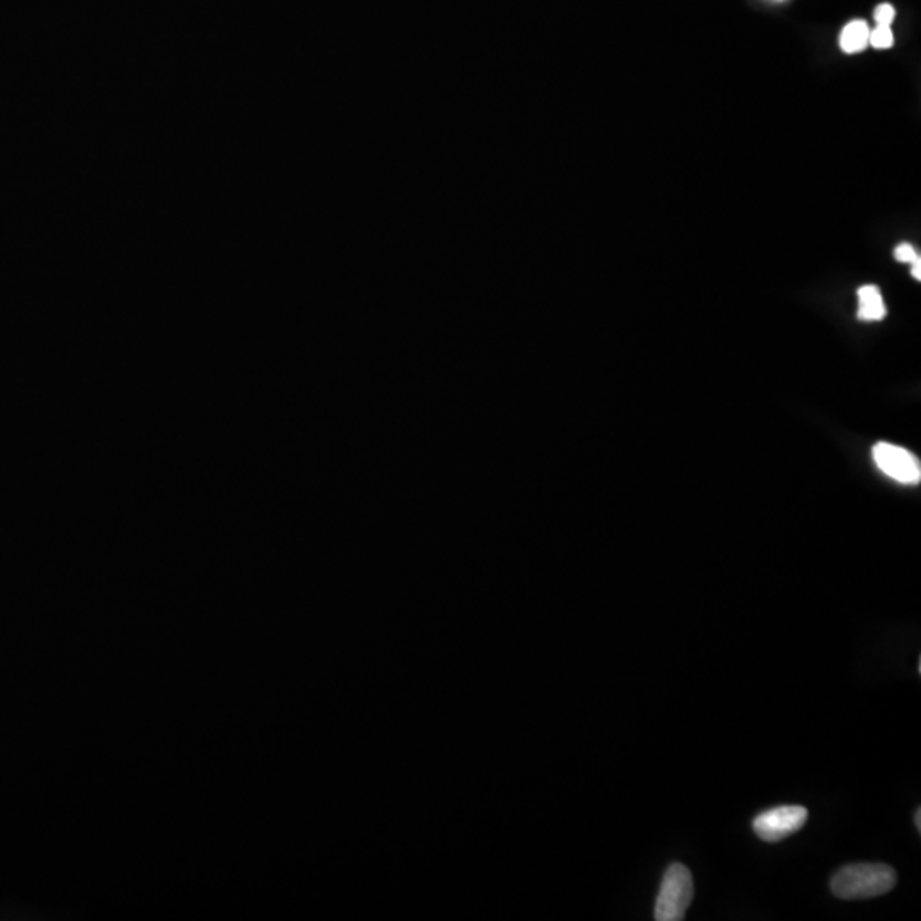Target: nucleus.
Segmentation results:
<instances>
[{
    "label": "nucleus",
    "mask_w": 921,
    "mask_h": 921,
    "mask_svg": "<svg viewBox=\"0 0 921 921\" xmlns=\"http://www.w3.org/2000/svg\"><path fill=\"white\" fill-rule=\"evenodd\" d=\"M898 882V873L885 864H854L831 877V892L839 899H870L888 894Z\"/></svg>",
    "instance_id": "obj_1"
},
{
    "label": "nucleus",
    "mask_w": 921,
    "mask_h": 921,
    "mask_svg": "<svg viewBox=\"0 0 921 921\" xmlns=\"http://www.w3.org/2000/svg\"><path fill=\"white\" fill-rule=\"evenodd\" d=\"M693 896L694 882L691 870L683 864H672L660 882L653 917L657 921L684 920Z\"/></svg>",
    "instance_id": "obj_2"
},
{
    "label": "nucleus",
    "mask_w": 921,
    "mask_h": 921,
    "mask_svg": "<svg viewBox=\"0 0 921 921\" xmlns=\"http://www.w3.org/2000/svg\"><path fill=\"white\" fill-rule=\"evenodd\" d=\"M809 819V810L803 806H779L757 814L753 829L757 838L766 844H778L782 839L803 829Z\"/></svg>",
    "instance_id": "obj_3"
},
{
    "label": "nucleus",
    "mask_w": 921,
    "mask_h": 921,
    "mask_svg": "<svg viewBox=\"0 0 921 921\" xmlns=\"http://www.w3.org/2000/svg\"><path fill=\"white\" fill-rule=\"evenodd\" d=\"M873 461L882 473L903 485L920 483L921 468L917 456L899 446L879 442L873 448Z\"/></svg>",
    "instance_id": "obj_4"
},
{
    "label": "nucleus",
    "mask_w": 921,
    "mask_h": 921,
    "mask_svg": "<svg viewBox=\"0 0 921 921\" xmlns=\"http://www.w3.org/2000/svg\"><path fill=\"white\" fill-rule=\"evenodd\" d=\"M886 306L882 301L879 287L876 285H864L858 289V317L864 322H880L885 320Z\"/></svg>",
    "instance_id": "obj_5"
},
{
    "label": "nucleus",
    "mask_w": 921,
    "mask_h": 921,
    "mask_svg": "<svg viewBox=\"0 0 921 921\" xmlns=\"http://www.w3.org/2000/svg\"><path fill=\"white\" fill-rule=\"evenodd\" d=\"M870 28L866 21H851L839 36V45L845 53L864 52L869 45Z\"/></svg>",
    "instance_id": "obj_6"
},
{
    "label": "nucleus",
    "mask_w": 921,
    "mask_h": 921,
    "mask_svg": "<svg viewBox=\"0 0 921 921\" xmlns=\"http://www.w3.org/2000/svg\"><path fill=\"white\" fill-rule=\"evenodd\" d=\"M892 43H894V34H892L891 27H876V30L870 31L869 45L873 49H891Z\"/></svg>",
    "instance_id": "obj_7"
},
{
    "label": "nucleus",
    "mask_w": 921,
    "mask_h": 921,
    "mask_svg": "<svg viewBox=\"0 0 921 921\" xmlns=\"http://www.w3.org/2000/svg\"><path fill=\"white\" fill-rule=\"evenodd\" d=\"M894 18L896 11L891 4L877 6L876 12H873V19H876L877 27H891Z\"/></svg>",
    "instance_id": "obj_8"
},
{
    "label": "nucleus",
    "mask_w": 921,
    "mask_h": 921,
    "mask_svg": "<svg viewBox=\"0 0 921 921\" xmlns=\"http://www.w3.org/2000/svg\"><path fill=\"white\" fill-rule=\"evenodd\" d=\"M917 257H920V254L908 243L899 244L894 250V258L898 262L911 263Z\"/></svg>",
    "instance_id": "obj_9"
},
{
    "label": "nucleus",
    "mask_w": 921,
    "mask_h": 921,
    "mask_svg": "<svg viewBox=\"0 0 921 921\" xmlns=\"http://www.w3.org/2000/svg\"><path fill=\"white\" fill-rule=\"evenodd\" d=\"M911 265H913V269H911V273H913L914 279L920 280L921 279V258L920 257L914 258L913 262H911Z\"/></svg>",
    "instance_id": "obj_10"
},
{
    "label": "nucleus",
    "mask_w": 921,
    "mask_h": 921,
    "mask_svg": "<svg viewBox=\"0 0 921 921\" xmlns=\"http://www.w3.org/2000/svg\"><path fill=\"white\" fill-rule=\"evenodd\" d=\"M914 825H917L918 833H921V809L918 807L917 813H914Z\"/></svg>",
    "instance_id": "obj_11"
}]
</instances>
